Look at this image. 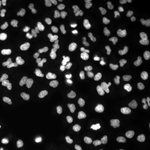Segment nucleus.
I'll return each mask as SVG.
<instances>
[{"instance_id":"11","label":"nucleus","mask_w":150,"mask_h":150,"mask_svg":"<svg viewBox=\"0 0 150 150\" xmlns=\"http://www.w3.org/2000/svg\"><path fill=\"white\" fill-rule=\"evenodd\" d=\"M79 108L83 113H84L87 116H90V117L95 115L98 111V108H97L95 103L91 102L88 98L81 99L80 102L79 103Z\"/></svg>"},{"instance_id":"12","label":"nucleus","mask_w":150,"mask_h":150,"mask_svg":"<svg viewBox=\"0 0 150 150\" xmlns=\"http://www.w3.org/2000/svg\"><path fill=\"white\" fill-rule=\"evenodd\" d=\"M86 23L88 27L93 29H96L102 24L101 13L97 10L90 11L86 17Z\"/></svg>"},{"instance_id":"18","label":"nucleus","mask_w":150,"mask_h":150,"mask_svg":"<svg viewBox=\"0 0 150 150\" xmlns=\"http://www.w3.org/2000/svg\"><path fill=\"white\" fill-rule=\"evenodd\" d=\"M144 109L145 112L150 116V100L145 103L144 106Z\"/></svg>"},{"instance_id":"8","label":"nucleus","mask_w":150,"mask_h":150,"mask_svg":"<svg viewBox=\"0 0 150 150\" xmlns=\"http://www.w3.org/2000/svg\"><path fill=\"white\" fill-rule=\"evenodd\" d=\"M18 34V28L13 27L8 28L3 31V39L1 46L5 51H12L14 48V40Z\"/></svg>"},{"instance_id":"7","label":"nucleus","mask_w":150,"mask_h":150,"mask_svg":"<svg viewBox=\"0 0 150 150\" xmlns=\"http://www.w3.org/2000/svg\"><path fill=\"white\" fill-rule=\"evenodd\" d=\"M110 98L108 97L103 88H96L94 90V103L98 108L103 112H109L111 109V102Z\"/></svg>"},{"instance_id":"21","label":"nucleus","mask_w":150,"mask_h":150,"mask_svg":"<svg viewBox=\"0 0 150 150\" xmlns=\"http://www.w3.org/2000/svg\"><path fill=\"white\" fill-rule=\"evenodd\" d=\"M149 121H150V117H149Z\"/></svg>"},{"instance_id":"14","label":"nucleus","mask_w":150,"mask_h":150,"mask_svg":"<svg viewBox=\"0 0 150 150\" xmlns=\"http://www.w3.org/2000/svg\"><path fill=\"white\" fill-rule=\"evenodd\" d=\"M104 92L106 93V94L108 97L112 99V100H115L117 99L118 97V89L116 88L115 84L113 83V82L112 80H108L105 83V85H104Z\"/></svg>"},{"instance_id":"13","label":"nucleus","mask_w":150,"mask_h":150,"mask_svg":"<svg viewBox=\"0 0 150 150\" xmlns=\"http://www.w3.org/2000/svg\"><path fill=\"white\" fill-rule=\"evenodd\" d=\"M136 64L139 66L140 69L144 73L149 74H150V56L148 54H141L137 55L136 59Z\"/></svg>"},{"instance_id":"19","label":"nucleus","mask_w":150,"mask_h":150,"mask_svg":"<svg viewBox=\"0 0 150 150\" xmlns=\"http://www.w3.org/2000/svg\"><path fill=\"white\" fill-rule=\"evenodd\" d=\"M7 150H33L29 147H23V148H11Z\"/></svg>"},{"instance_id":"5","label":"nucleus","mask_w":150,"mask_h":150,"mask_svg":"<svg viewBox=\"0 0 150 150\" xmlns=\"http://www.w3.org/2000/svg\"><path fill=\"white\" fill-rule=\"evenodd\" d=\"M54 64L48 59H40L37 60L33 66V74L41 81L52 80V72Z\"/></svg>"},{"instance_id":"15","label":"nucleus","mask_w":150,"mask_h":150,"mask_svg":"<svg viewBox=\"0 0 150 150\" xmlns=\"http://www.w3.org/2000/svg\"><path fill=\"white\" fill-rule=\"evenodd\" d=\"M19 4L18 0H7L5 2L6 10L10 17H17L18 14V7Z\"/></svg>"},{"instance_id":"9","label":"nucleus","mask_w":150,"mask_h":150,"mask_svg":"<svg viewBox=\"0 0 150 150\" xmlns=\"http://www.w3.org/2000/svg\"><path fill=\"white\" fill-rule=\"evenodd\" d=\"M135 3V13L137 17L143 20H150V4L149 1L137 0Z\"/></svg>"},{"instance_id":"6","label":"nucleus","mask_w":150,"mask_h":150,"mask_svg":"<svg viewBox=\"0 0 150 150\" xmlns=\"http://www.w3.org/2000/svg\"><path fill=\"white\" fill-rule=\"evenodd\" d=\"M25 75L21 66H16L10 74H7L3 79L2 83L7 88H14L23 81Z\"/></svg>"},{"instance_id":"10","label":"nucleus","mask_w":150,"mask_h":150,"mask_svg":"<svg viewBox=\"0 0 150 150\" xmlns=\"http://www.w3.org/2000/svg\"><path fill=\"white\" fill-rule=\"evenodd\" d=\"M90 83L88 82H87L84 79H79L75 81V83L71 86L70 88V93L77 97L83 96L87 90L89 88Z\"/></svg>"},{"instance_id":"16","label":"nucleus","mask_w":150,"mask_h":150,"mask_svg":"<svg viewBox=\"0 0 150 150\" xmlns=\"http://www.w3.org/2000/svg\"><path fill=\"white\" fill-rule=\"evenodd\" d=\"M94 35L97 39L101 41H106L110 38V32L103 25H101L100 27L94 29Z\"/></svg>"},{"instance_id":"3","label":"nucleus","mask_w":150,"mask_h":150,"mask_svg":"<svg viewBox=\"0 0 150 150\" xmlns=\"http://www.w3.org/2000/svg\"><path fill=\"white\" fill-rule=\"evenodd\" d=\"M77 38V32L72 26H65L61 33L51 40L53 48L61 47L64 49L72 48Z\"/></svg>"},{"instance_id":"1","label":"nucleus","mask_w":150,"mask_h":150,"mask_svg":"<svg viewBox=\"0 0 150 150\" xmlns=\"http://www.w3.org/2000/svg\"><path fill=\"white\" fill-rule=\"evenodd\" d=\"M90 132L86 128H79L69 132L61 139L60 145L64 150H81L88 144Z\"/></svg>"},{"instance_id":"4","label":"nucleus","mask_w":150,"mask_h":150,"mask_svg":"<svg viewBox=\"0 0 150 150\" xmlns=\"http://www.w3.org/2000/svg\"><path fill=\"white\" fill-rule=\"evenodd\" d=\"M21 112V104L16 99L7 98L0 102V118L5 121L16 119Z\"/></svg>"},{"instance_id":"20","label":"nucleus","mask_w":150,"mask_h":150,"mask_svg":"<svg viewBox=\"0 0 150 150\" xmlns=\"http://www.w3.org/2000/svg\"><path fill=\"white\" fill-rule=\"evenodd\" d=\"M3 15H4V5H3V4L0 2V22L2 20Z\"/></svg>"},{"instance_id":"22","label":"nucleus","mask_w":150,"mask_h":150,"mask_svg":"<svg viewBox=\"0 0 150 150\" xmlns=\"http://www.w3.org/2000/svg\"><path fill=\"white\" fill-rule=\"evenodd\" d=\"M149 4H150V1H149Z\"/></svg>"},{"instance_id":"17","label":"nucleus","mask_w":150,"mask_h":150,"mask_svg":"<svg viewBox=\"0 0 150 150\" xmlns=\"http://www.w3.org/2000/svg\"><path fill=\"white\" fill-rule=\"evenodd\" d=\"M145 144L140 140H135L127 146L119 147L116 150H144Z\"/></svg>"},{"instance_id":"2","label":"nucleus","mask_w":150,"mask_h":150,"mask_svg":"<svg viewBox=\"0 0 150 150\" xmlns=\"http://www.w3.org/2000/svg\"><path fill=\"white\" fill-rule=\"evenodd\" d=\"M112 79L118 91L121 93H129L134 87V80L126 71L120 66H114L112 68Z\"/></svg>"}]
</instances>
